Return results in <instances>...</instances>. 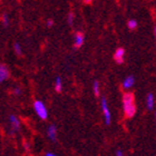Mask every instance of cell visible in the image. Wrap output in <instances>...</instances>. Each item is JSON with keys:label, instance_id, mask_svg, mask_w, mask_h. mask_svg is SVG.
<instances>
[{"label": "cell", "instance_id": "obj_16", "mask_svg": "<svg viewBox=\"0 0 156 156\" xmlns=\"http://www.w3.org/2000/svg\"><path fill=\"white\" fill-rule=\"evenodd\" d=\"M67 21H68L69 25H73V21H74V13L69 12L68 16H67Z\"/></svg>", "mask_w": 156, "mask_h": 156}, {"label": "cell", "instance_id": "obj_22", "mask_svg": "<svg viewBox=\"0 0 156 156\" xmlns=\"http://www.w3.org/2000/svg\"><path fill=\"white\" fill-rule=\"evenodd\" d=\"M154 34H155V38H156V26L154 27Z\"/></svg>", "mask_w": 156, "mask_h": 156}, {"label": "cell", "instance_id": "obj_10", "mask_svg": "<svg viewBox=\"0 0 156 156\" xmlns=\"http://www.w3.org/2000/svg\"><path fill=\"white\" fill-rule=\"evenodd\" d=\"M154 103H155V101H154V95L152 94V93H150V94L146 96V106L150 111L151 109H153Z\"/></svg>", "mask_w": 156, "mask_h": 156}, {"label": "cell", "instance_id": "obj_7", "mask_svg": "<svg viewBox=\"0 0 156 156\" xmlns=\"http://www.w3.org/2000/svg\"><path fill=\"white\" fill-rule=\"evenodd\" d=\"M84 40H85L84 34H81V33L78 31V33L75 34V41H74V46H75L76 48H79V47L83 46Z\"/></svg>", "mask_w": 156, "mask_h": 156}, {"label": "cell", "instance_id": "obj_14", "mask_svg": "<svg viewBox=\"0 0 156 156\" xmlns=\"http://www.w3.org/2000/svg\"><path fill=\"white\" fill-rule=\"evenodd\" d=\"M2 25L5 28H7V27L9 26V17H8L7 13H3L2 15Z\"/></svg>", "mask_w": 156, "mask_h": 156}, {"label": "cell", "instance_id": "obj_21", "mask_svg": "<svg viewBox=\"0 0 156 156\" xmlns=\"http://www.w3.org/2000/svg\"><path fill=\"white\" fill-rule=\"evenodd\" d=\"M45 156H57V155H55V154H52V153H46Z\"/></svg>", "mask_w": 156, "mask_h": 156}, {"label": "cell", "instance_id": "obj_11", "mask_svg": "<svg viewBox=\"0 0 156 156\" xmlns=\"http://www.w3.org/2000/svg\"><path fill=\"white\" fill-rule=\"evenodd\" d=\"M55 89H56V91H58V93H60V91L62 90V78H60V77L56 78Z\"/></svg>", "mask_w": 156, "mask_h": 156}, {"label": "cell", "instance_id": "obj_4", "mask_svg": "<svg viewBox=\"0 0 156 156\" xmlns=\"http://www.w3.org/2000/svg\"><path fill=\"white\" fill-rule=\"evenodd\" d=\"M9 119H10V125H11V130H10V134H13V133H16V132H18V130L20 129L19 119H18L15 115H10Z\"/></svg>", "mask_w": 156, "mask_h": 156}, {"label": "cell", "instance_id": "obj_2", "mask_svg": "<svg viewBox=\"0 0 156 156\" xmlns=\"http://www.w3.org/2000/svg\"><path fill=\"white\" fill-rule=\"evenodd\" d=\"M34 109L36 112V114L39 116V118L41 119H47L48 118V111L46 106L44 105V103L40 101H36L34 103Z\"/></svg>", "mask_w": 156, "mask_h": 156}, {"label": "cell", "instance_id": "obj_9", "mask_svg": "<svg viewBox=\"0 0 156 156\" xmlns=\"http://www.w3.org/2000/svg\"><path fill=\"white\" fill-rule=\"evenodd\" d=\"M134 83H135V78H134L133 76H128V77H126L125 79H124L123 87L125 88V89H128V88H130L132 86H133Z\"/></svg>", "mask_w": 156, "mask_h": 156}, {"label": "cell", "instance_id": "obj_8", "mask_svg": "<svg viewBox=\"0 0 156 156\" xmlns=\"http://www.w3.org/2000/svg\"><path fill=\"white\" fill-rule=\"evenodd\" d=\"M47 134H48L49 138L55 142L56 136H57V128H56L54 125H50V126L48 127V129H47Z\"/></svg>", "mask_w": 156, "mask_h": 156}, {"label": "cell", "instance_id": "obj_5", "mask_svg": "<svg viewBox=\"0 0 156 156\" xmlns=\"http://www.w3.org/2000/svg\"><path fill=\"white\" fill-rule=\"evenodd\" d=\"M124 56H125V50L124 48H118L114 54V59L117 64H123Z\"/></svg>", "mask_w": 156, "mask_h": 156}, {"label": "cell", "instance_id": "obj_15", "mask_svg": "<svg viewBox=\"0 0 156 156\" xmlns=\"http://www.w3.org/2000/svg\"><path fill=\"white\" fill-rule=\"evenodd\" d=\"M13 48H15V51H16L17 55H19V56L23 55V50H21V47H20V45L18 44V42H15V45H13Z\"/></svg>", "mask_w": 156, "mask_h": 156}, {"label": "cell", "instance_id": "obj_1", "mask_svg": "<svg viewBox=\"0 0 156 156\" xmlns=\"http://www.w3.org/2000/svg\"><path fill=\"white\" fill-rule=\"evenodd\" d=\"M123 108L125 112V116L127 118L133 117L136 113V105H135V99L134 95L132 93H125L123 96Z\"/></svg>", "mask_w": 156, "mask_h": 156}, {"label": "cell", "instance_id": "obj_20", "mask_svg": "<svg viewBox=\"0 0 156 156\" xmlns=\"http://www.w3.org/2000/svg\"><path fill=\"white\" fill-rule=\"evenodd\" d=\"M116 156H123V153H122V151H117V152H116Z\"/></svg>", "mask_w": 156, "mask_h": 156}, {"label": "cell", "instance_id": "obj_18", "mask_svg": "<svg viewBox=\"0 0 156 156\" xmlns=\"http://www.w3.org/2000/svg\"><path fill=\"white\" fill-rule=\"evenodd\" d=\"M52 25H54V20H51V19L47 20V26H48V27H52Z\"/></svg>", "mask_w": 156, "mask_h": 156}, {"label": "cell", "instance_id": "obj_3", "mask_svg": "<svg viewBox=\"0 0 156 156\" xmlns=\"http://www.w3.org/2000/svg\"><path fill=\"white\" fill-rule=\"evenodd\" d=\"M101 109H103V113L105 115V124L106 125H109L111 124V112L108 109L107 106V101L105 97H101Z\"/></svg>", "mask_w": 156, "mask_h": 156}, {"label": "cell", "instance_id": "obj_17", "mask_svg": "<svg viewBox=\"0 0 156 156\" xmlns=\"http://www.w3.org/2000/svg\"><path fill=\"white\" fill-rule=\"evenodd\" d=\"M12 91H13V94H15V95H20V94H21V89H20L19 87H15L12 89Z\"/></svg>", "mask_w": 156, "mask_h": 156}, {"label": "cell", "instance_id": "obj_19", "mask_svg": "<svg viewBox=\"0 0 156 156\" xmlns=\"http://www.w3.org/2000/svg\"><path fill=\"white\" fill-rule=\"evenodd\" d=\"M23 147H25V150H26V151H29V144L27 143V142H25V143H23Z\"/></svg>", "mask_w": 156, "mask_h": 156}, {"label": "cell", "instance_id": "obj_13", "mask_svg": "<svg viewBox=\"0 0 156 156\" xmlns=\"http://www.w3.org/2000/svg\"><path fill=\"white\" fill-rule=\"evenodd\" d=\"M127 27L129 28V29H135L137 27V21L136 20H134V19H130V20H128V23H127Z\"/></svg>", "mask_w": 156, "mask_h": 156}, {"label": "cell", "instance_id": "obj_23", "mask_svg": "<svg viewBox=\"0 0 156 156\" xmlns=\"http://www.w3.org/2000/svg\"><path fill=\"white\" fill-rule=\"evenodd\" d=\"M155 118H156V112H155Z\"/></svg>", "mask_w": 156, "mask_h": 156}, {"label": "cell", "instance_id": "obj_6", "mask_svg": "<svg viewBox=\"0 0 156 156\" xmlns=\"http://www.w3.org/2000/svg\"><path fill=\"white\" fill-rule=\"evenodd\" d=\"M9 75H10V72H9V69H8V67L2 64V65L0 66V81H1V83L5 81L7 78L9 77Z\"/></svg>", "mask_w": 156, "mask_h": 156}, {"label": "cell", "instance_id": "obj_12", "mask_svg": "<svg viewBox=\"0 0 156 156\" xmlns=\"http://www.w3.org/2000/svg\"><path fill=\"white\" fill-rule=\"evenodd\" d=\"M93 90H94V94L96 96H99V83H98V80L94 81V84H93Z\"/></svg>", "mask_w": 156, "mask_h": 156}]
</instances>
